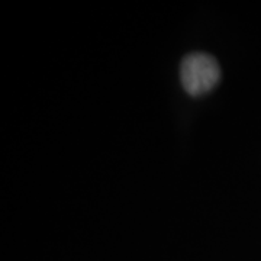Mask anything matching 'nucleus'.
<instances>
[{
	"label": "nucleus",
	"instance_id": "f257e3e1",
	"mask_svg": "<svg viewBox=\"0 0 261 261\" xmlns=\"http://www.w3.org/2000/svg\"><path fill=\"white\" fill-rule=\"evenodd\" d=\"M221 79V68L214 57L206 53H192L180 65V80L187 94L197 97L214 90Z\"/></svg>",
	"mask_w": 261,
	"mask_h": 261
}]
</instances>
